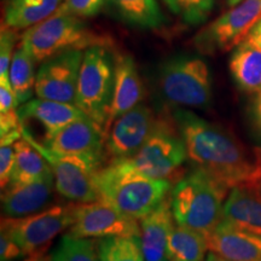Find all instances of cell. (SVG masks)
<instances>
[{
  "label": "cell",
  "instance_id": "obj_1",
  "mask_svg": "<svg viewBox=\"0 0 261 261\" xmlns=\"http://www.w3.org/2000/svg\"><path fill=\"white\" fill-rule=\"evenodd\" d=\"M173 120L184 140L188 160L232 189L256 187L257 151L247 146L225 127L202 119L188 109H175Z\"/></svg>",
  "mask_w": 261,
  "mask_h": 261
},
{
  "label": "cell",
  "instance_id": "obj_2",
  "mask_svg": "<svg viewBox=\"0 0 261 261\" xmlns=\"http://www.w3.org/2000/svg\"><path fill=\"white\" fill-rule=\"evenodd\" d=\"M99 200L126 217L142 220L168 197L172 181L143 174L125 161H112L94 175Z\"/></svg>",
  "mask_w": 261,
  "mask_h": 261
},
{
  "label": "cell",
  "instance_id": "obj_3",
  "mask_svg": "<svg viewBox=\"0 0 261 261\" xmlns=\"http://www.w3.org/2000/svg\"><path fill=\"white\" fill-rule=\"evenodd\" d=\"M231 189L201 168L179 179L171 191L174 221L210 236L223 219V208Z\"/></svg>",
  "mask_w": 261,
  "mask_h": 261
},
{
  "label": "cell",
  "instance_id": "obj_4",
  "mask_svg": "<svg viewBox=\"0 0 261 261\" xmlns=\"http://www.w3.org/2000/svg\"><path fill=\"white\" fill-rule=\"evenodd\" d=\"M158 91L167 106L179 109H205L212 103V76L200 57L178 55L160 64Z\"/></svg>",
  "mask_w": 261,
  "mask_h": 261
},
{
  "label": "cell",
  "instance_id": "obj_5",
  "mask_svg": "<svg viewBox=\"0 0 261 261\" xmlns=\"http://www.w3.org/2000/svg\"><path fill=\"white\" fill-rule=\"evenodd\" d=\"M81 18L75 15L56 12L25 29L21 38V45L35 63H42L64 51H85L94 45H107V39L91 31Z\"/></svg>",
  "mask_w": 261,
  "mask_h": 261
},
{
  "label": "cell",
  "instance_id": "obj_6",
  "mask_svg": "<svg viewBox=\"0 0 261 261\" xmlns=\"http://www.w3.org/2000/svg\"><path fill=\"white\" fill-rule=\"evenodd\" d=\"M115 84V58L108 45L85 50L77 81L75 106L106 135Z\"/></svg>",
  "mask_w": 261,
  "mask_h": 261
},
{
  "label": "cell",
  "instance_id": "obj_7",
  "mask_svg": "<svg viewBox=\"0 0 261 261\" xmlns=\"http://www.w3.org/2000/svg\"><path fill=\"white\" fill-rule=\"evenodd\" d=\"M77 204H57L23 218H2V228L21 247L23 256L42 255L55 237L67 231L75 220Z\"/></svg>",
  "mask_w": 261,
  "mask_h": 261
},
{
  "label": "cell",
  "instance_id": "obj_8",
  "mask_svg": "<svg viewBox=\"0 0 261 261\" xmlns=\"http://www.w3.org/2000/svg\"><path fill=\"white\" fill-rule=\"evenodd\" d=\"M187 160V148L174 120L162 117L158 128L139 151L122 161L148 177L171 180Z\"/></svg>",
  "mask_w": 261,
  "mask_h": 261
},
{
  "label": "cell",
  "instance_id": "obj_9",
  "mask_svg": "<svg viewBox=\"0 0 261 261\" xmlns=\"http://www.w3.org/2000/svg\"><path fill=\"white\" fill-rule=\"evenodd\" d=\"M24 139L47 160L54 173L56 191L62 197L74 203H89L99 200L94 175L103 167L102 161L85 156L61 155L34 140Z\"/></svg>",
  "mask_w": 261,
  "mask_h": 261
},
{
  "label": "cell",
  "instance_id": "obj_10",
  "mask_svg": "<svg viewBox=\"0 0 261 261\" xmlns=\"http://www.w3.org/2000/svg\"><path fill=\"white\" fill-rule=\"evenodd\" d=\"M260 18L261 0H243L198 33L196 46L205 54L232 50L246 40Z\"/></svg>",
  "mask_w": 261,
  "mask_h": 261
},
{
  "label": "cell",
  "instance_id": "obj_11",
  "mask_svg": "<svg viewBox=\"0 0 261 261\" xmlns=\"http://www.w3.org/2000/svg\"><path fill=\"white\" fill-rule=\"evenodd\" d=\"M161 119L142 103L117 117L106 132L107 156L112 161L132 158L155 132Z\"/></svg>",
  "mask_w": 261,
  "mask_h": 261
},
{
  "label": "cell",
  "instance_id": "obj_12",
  "mask_svg": "<svg viewBox=\"0 0 261 261\" xmlns=\"http://www.w3.org/2000/svg\"><path fill=\"white\" fill-rule=\"evenodd\" d=\"M22 137L46 145L65 126L85 116L74 103L35 98L17 108Z\"/></svg>",
  "mask_w": 261,
  "mask_h": 261
},
{
  "label": "cell",
  "instance_id": "obj_13",
  "mask_svg": "<svg viewBox=\"0 0 261 261\" xmlns=\"http://www.w3.org/2000/svg\"><path fill=\"white\" fill-rule=\"evenodd\" d=\"M65 234L75 238L139 236V220L126 217L106 201L98 200L77 204L76 215Z\"/></svg>",
  "mask_w": 261,
  "mask_h": 261
},
{
  "label": "cell",
  "instance_id": "obj_14",
  "mask_svg": "<svg viewBox=\"0 0 261 261\" xmlns=\"http://www.w3.org/2000/svg\"><path fill=\"white\" fill-rule=\"evenodd\" d=\"M84 54V50H69L42 62L35 79L37 97L75 104Z\"/></svg>",
  "mask_w": 261,
  "mask_h": 261
},
{
  "label": "cell",
  "instance_id": "obj_15",
  "mask_svg": "<svg viewBox=\"0 0 261 261\" xmlns=\"http://www.w3.org/2000/svg\"><path fill=\"white\" fill-rule=\"evenodd\" d=\"M45 146L61 155L85 156L102 162L107 155L103 129L86 115L65 126Z\"/></svg>",
  "mask_w": 261,
  "mask_h": 261
},
{
  "label": "cell",
  "instance_id": "obj_16",
  "mask_svg": "<svg viewBox=\"0 0 261 261\" xmlns=\"http://www.w3.org/2000/svg\"><path fill=\"white\" fill-rule=\"evenodd\" d=\"M54 173L39 180L3 189L2 211L5 218H23L46 210L54 198Z\"/></svg>",
  "mask_w": 261,
  "mask_h": 261
},
{
  "label": "cell",
  "instance_id": "obj_17",
  "mask_svg": "<svg viewBox=\"0 0 261 261\" xmlns=\"http://www.w3.org/2000/svg\"><path fill=\"white\" fill-rule=\"evenodd\" d=\"M143 98L144 85L135 60L129 55H117L115 57L114 94L106 132L114 120L136 108Z\"/></svg>",
  "mask_w": 261,
  "mask_h": 261
},
{
  "label": "cell",
  "instance_id": "obj_18",
  "mask_svg": "<svg viewBox=\"0 0 261 261\" xmlns=\"http://www.w3.org/2000/svg\"><path fill=\"white\" fill-rule=\"evenodd\" d=\"M221 221L261 236V191L257 187L238 185L228 192Z\"/></svg>",
  "mask_w": 261,
  "mask_h": 261
},
{
  "label": "cell",
  "instance_id": "obj_19",
  "mask_svg": "<svg viewBox=\"0 0 261 261\" xmlns=\"http://www.w3.org/2000/svg\"><path fill=\"white\" fill-rule=\"evenodd\" d=\"M208 238L211 252L230 261H261V236L220 221Z\"/></svg>",
  "mask_w": 261,
  "mask_h": 261
},
{
  "label": "cell",
  "instance_id": "obj_20",
  "mask_svg": "<svg viewBox=\"0 0 261 261\" xmlns=\"http://www.w3.org/2000/svg\"><path fill=\"white\" fill-rule=\"evenodd\" d=\"M140 224V243L145 261H163L167 257V242L175 221L171 205V194Z\"/></svg>",
  "mask_w": 261,
  "mask_h": 261
},
{
  "label": "cell",
  "instance_id": "obj_21",
  "mask_svg": "<svg viewBox=\"0 0 261 261\" xmlns=\"http://www.w3.org/2000/svg\"><path fill=\"white\" fill-rule=\"evenodd\" d=\"M230 71L238 86L248 93L261 92V51L243 41L230 60Z\"/></svg>",
  "mask_w": 261,
  "mask_h": 261
},
{
  "label": "cell",
  "instance_id": "obj_22",
  "mask_svg": "<svg viewBox=\"0 0 261 261\" xmlns=\"http://www.w3.org/2000/svg\"><path fill=\"white\" fill-rule=\"evenodd\" d=\"M14 146L15 167L9 185L28 184L51 174L52 169L47 160L27 139L22 137L16 140Z\"/></svg>",
  "mask_w": 261,
  "mask_h": 261
},
{
  "label": "cell",
  "instance_id": "obj_23",
  "mask_svg": "<svg viewBox=\"0 0 261 261\" xmlns=\"http://www.w3.org/2000/svg\"><path fill=\"white\" fill-rule=\"evenodd\" d=\"M208 238L194 228L175 223L167 242V257L175 261H204Z\"/></svg>",
  "mask_w": 261,
  "mask_h": 261
},
{
  "label": "cell",
  "instance_id": "obj_24",
  "mask_svg": "<svg viewBox=\"0 0 261 261\" xmlns=\"http://www.w3.org/2000/svg\"><path fill=\"white\" fill-rule=\"evenodd\" d=\"M64 0H11L5 11V24L27 29L57 11Z\"/></svg>",
  "mask_w": 261,
  "mask_h": 261
},
{
  "label": "cell",
  "instance_id": "obj_25",
  "mask_svg": "<svg viewBox=\"0 0 261 261\" xmlns=\"http://www.w3.org/2000/svg\"><path fill=\"white\" fill-rule=\"evenodd\" d=\"M35 61L28 54V51L19 44L17 50L12 57L10 67V84L16 96L17 107L32 99L35 92V79L37 74L34 71Z\"/></svg>",
  "mask_w": 261,
  "mask_h": 261
},
{
  "label": "cell",
  "instance_id": "obj_26",
  "mask_svg": "<svg viewBox=\"0 0 261 261\" xmlns=\"http://www.w3.org/2000/svg\"><path fill=\"white\" fill-rule=\"evenodd\" d=\"M127 23L143 28H159L165 23L158 0H110Z\"/></svg>",
  "mask_w": 261,
  "mask_h": 261
},
{
  "label": "cell",
  "instance_id": "obj_27",
  "mask_svg": "<svg viewBox=\"0 0 261 261\" xmlns=\"http://www.w3.org/2000/svg\"><path fill=\"white\" fill-rule=\"evenodd\" d=\"M100 261H145L139 236H114L97 240Z\"/></svg>",
  "mask_w": 261,
  "mask_h": 261
},
{
  "label": "cell",
  "instance_id": "obj_28",
  "mask_svg": "<svg viewBox=\"0 0 261 261\" xmlns=\"http://www.w3.org/2000/svg\"><path fill=\"white\" fill-rule=\"evenodd\" d=\"M52 261H100L97 240L64 234L51 256Z\"/></svg>",
  "mask_w": 261,
  "mask_h": 261
},
{
  "label": "cell",
  "instance_id": "obj_29",
  "mask_svg": "<svg viewBox=\"0 0 261 261\" xmlns=\"http://www.w3.org/2000/svg\"><path fill=\"white\" fill-rule=\"evenodd\" d=\"M163 3L185 23L197 25L207 21L215 0H163Z\"/></svg>",
  "mask_w": 261,
  "mask_h": 261
},
{
  "label": "cell",
  "instance_id": "obj_30",
  "mask_svg": "<svg viewBox=\"0 0 261 261\" xmlns=\"http://www.w3.org/2000/svg\"><path fill=\"white\" fill-rule=\"evenodd\" d=\"M16 40L17 37L15 29L3 23L0 33V83L10 81V67L15 55Z\"/></svg>",
  "mask_w": 261,
  "mask_h": 261
},
{
  "label": "cell",
  "instance_id": "obj_31",
  "mask_svg": "<svg viewBox=\"0 0 261 261\" xmlns=\"http://www.w3.org/2000/svg\"><path fill=\"white\" fill-rule=\"evenodd\" d=\"M104 3L106 0H64L56 12L79 17H91L99 12Z\"/></svg>",
  "mask_w": 261,
  "mask_h": 261
},
{
  "label": "cell",
  "instance_id": "obj_32",
  "mask_svg": "<svg viewBox=\"0 0 261 261\" xmlns=\"http://www.w3.org/2000/svg\"><path fill=\"white\" fill-rule=\"evenodd\" d=\"M15 146L14 144L2 145L0 148V185L2 190L11 181L15 167Z\"/></svg>",
  "mask_w": 261,
  "mask_h": 261
},
{
  "label": "cell",
  "instance_id": "obj_33",
  "mask_svg": "<svg viewBox=\"0 0 261 261\" xmlns=\"http://www.w3.org/2000/svg\"><path fill=\"white\" fill-rule=\"evenodd\" d=\"M23 256L21 247L6 230L0 232V261H14Z\"/></svg>",
  "mask_w": 261,
  "mask_h": 261
},
{
  "label": "cell",
  "instance_id": "obj_34",
  "mask_svg": "<svg viewBox=\"0 0 261 261\" xmlns=\"http://www.w3.org/2000/svg\"><path fill=\"white\" fill-rule=\"evenodd\" d=\"M244 41H248L250 45H253L254 47L261 51V18L253 25V28L250 29L249 34H248Z\"/></svg>",
  "mask_w": 261,
  "mask_h": 261
},
{
  "label": "cell",
  "instance_id": "obj_35",
  "mask_svg": "<svg viewBox=\"0 0 261 261\" xmlns=\"http://www.w3.org/2000/svg\"><path fill=\"white\" fill-rule=\"evenodd\" d=\"M253 113H254V120H255L256 127L261 133V92L257 93V96L254 100L253 106Z\"/></svg>",
  "mask_w": 261,
  "mask_h": 261
},
{
  "label": "cell",
  "instance_id": "obj_36",
  "mask_svg": "<svg viewBox=\"0 0 261 261\" xmlns=\"http://www.w3.org/2000/svg\"><path fill=\"white\" fill-rule=\"evenodd\" d=\"M204 261H230V260L225 259V257L218 255V254H215L213 252H211V253L207 254V256H205Z\"/></svg>",
  "mask_w": 261,
  "mask_h": 261
},
{
  "label": "cell",
  "instance_id": "obj_37",
  "mask_svg": "<svg viewBox=\"0 0 261 261\" xmlns=\"http://www.w3.org/2000/svg\"><path fill=\"white\" fill-rule=\"evenodd\" d=\"M27 261H52L51 256H46V255H34V256H31V259L27 260Z\"/></svg>",
  "mask_w": 261,
  "mask_h": 261
},
{
  "label": "cell",
  "instance_id": "obj_38",
  "mask_svg": "<svg viewBox=\"0 0 261 261\" xmlns=\"http://www.w3.org/2000/svg\"><path fill=\"white\" fill-rule=\"evenodd\" d=\"M242 2H243V0H226L227 5L230 6V8H233V6L238 5V4H240V3H242Z\"/></svg>",
  "mask_w": 261,
  "mask_h": 261
},
{
  "label": "cell",
  "instance_id": "obj_39",
  "mask_svg": "<svg viewBox=\"0 0 261 261\" xmlns=\"http://www.w3.org/2000/svg\"><path fill=\"white\" fill-rule=\"evenodd\" d=\"M163 261H175V260H173V259H171V257H166V259H165V260H163Z\"/></svg>",
  "mask_w": 261,
  "mask_h": 261
}]
</instances>
